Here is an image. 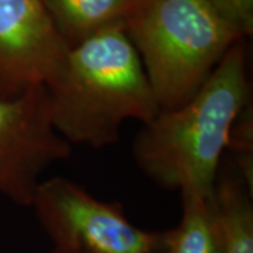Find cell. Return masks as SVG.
Wrapping results in <instances>:
<instances>
[{"label":"cell","instance_id":"4","mask_svg":"<svg viewBox=\"0 0 253 253\" xmlns=\"http://www.w3.org/2000/svg\"><path fill=\"white\" fill-rule=\"evenodd\" d=\"M30 208L56 248L75 253H162L163 232L138 228L118 203L96 199L69 179L41 181Z\"/></svg>","mask_w":253,"mask_h":253},{"label":"cell","instance_id":"12","mask_svg":"<svg viewBox=\"0 0 253 253\" xmlns=\"http://www.w3.org/2000/svg\"><path fill=\"white\" fill-rule=\"evenodd\" d=\"M46 253H75L71 252V251H66V249H62V248H56V246H52V249L49 252Z\"/></svg>","mask_w":253,"mask_h":253},{"label":"cell","instance_id":"9","mask_svg":"<svg viewBox=\"0 0 253 253\" xmlns=\"http://www.w3.org/2000/svg\"><path fill=\"white\" fill-rule=\"evenodd\" d=\"M214 199L222 231V253H253L252 186L238 168L217 179Z\"/></svg>","mask_w":253,"mask_h":253},{"label":"cell","instance_id":"6","mask_svg":"<svg viewBox=\"0 0 253 253\" xmlns=\"http://www.w3.org/2000/svg\"><path fill=\"white\" fill-rule=\"evenodd\" d=\"M68 49L42 0H0V99L49 84Z\"/></svg>","mask_w":253,"mask_h":253},{"label":"cell","instance_id":"5","mask_svg":"<svg viewBox=\"0 0 253 253\" xmlns=\"http://www.w3.org/2000/svg\"><path fill=\"white\" fill-rule=\"evenodd\" d=\"M72 155L52 126L45 86L16 99H0V194L31 207L42 174Z\"/></svg>","mask_w":253,"mask_h":253},{"label":"cell","instance_id":"1","mask_svg":"<svg viewBox=\"0 0 253 253\" xmlns=\"http://www.w3.org/2000/svg\"><path fill=\"white\" fill-rule=\"evenodd\" d=\"M251 87L245 38L236 41L191 99L144 124L132 142L138 169L159 187L211 197L234 124Z\"/></svg>","mask_w":253,"mask_h":253},{"label":"cell","instance_id":"11","mask_svg":"<svg viewBox=\"0 0 253 253\" xmlns=\"http://www.w3.org/2000/svg\"><path fill=\"white\" fill-rule=\"evenodd\" d=\"M126 1H128V3H131V4H132L138 11H139L142 7H145L146 4H149V3H151V1H154V0H126Z\"/></svg>","mask_w":253,"mask_h":253},{"label":"cell","instance_id":"8","mask_svg":"<svg viewBox=\"0 0 253 253\" xmlns=\"http://www.w3.org/2000/svg\"><path fill=\"white\" fill-rule=\"evenodd\" d=\"M162 253H222V231L214 196L181 194L180 222L163 232Z\"/></svg>","mask_w":253,"mask_h":253},{"label":"cell","instance_id":"7","mask_svg":"<svg viewBox=\"0 0 253 253\" xmlns=\"http://www.w3.org/2000/svg\"><path fill=\"white\" fill-rule=\"evenodd\" d=\"M69 46L111 26H124L138 10L126 0H42Z\"/></svg>","mask_w":253,"mask_h":253},{"label":"cell","instance_id":"2","mask_svg":"<svg viewBox=\"0 0 253 253\" xmlns=\"http://www.w3.org/2000/svg\"><path fill=\"white\" fill-rule=\"evenodd\" d=\"M45 89L52 126L71 145L116 144L126 121L148 124L161 111L124 26L69 46L62 71Z\"/></svg>","mask_w":253,"mask_h":253},{"label":"cell","instance_id":"10","mask_svg":"<svg viewBox=\"0 0 253 253\" xmlns=\"http://www.w3.org/2000/svg\"><path fill=\"white\" fill-rule=\"evenodd\" d=\"M218 13L239 28L245 37L253 31V0H208Z\"/></svg>","mask_w":253,"mask_h":253},{"label":"cell","instance_id":"3","mask_svg":"<svg viewBox=\"0 0 253 253\" xmlns=\"http://www.w3.org/2000/svg\"><path fill=\"white\" fill-rule=\"evenodd\" d=\"M161 111L187 103L228 49L246 38L208 0H154L126 23Z\"/></svg>","mask_w":253,"mask_h":253}]
</instances>
